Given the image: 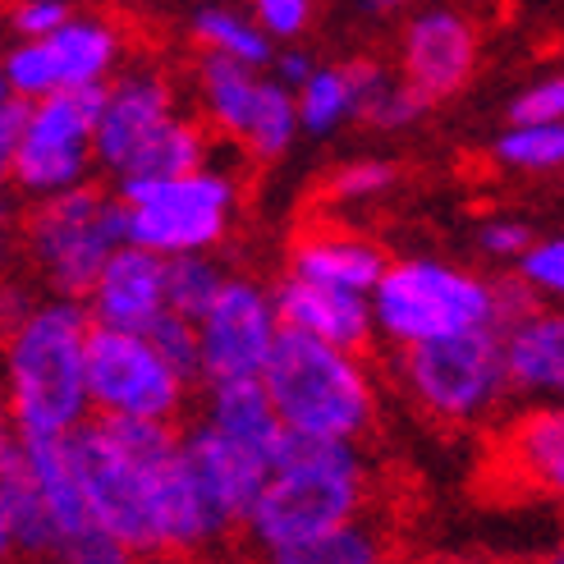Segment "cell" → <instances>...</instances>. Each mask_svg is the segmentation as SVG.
I'll use <instances>...</instances> for the list:
<instances>
[{
    "label": "cell",
    "mask_w": 564,
    "mask_h": 564,
    "mask_svg": "<svg viewBox=\"0 0 564 564\" xmlns=\"http://www.w3.org/2000/svg\"><path fill=\"white\" fill-rule=\"evenodd\" d=\"M188 42L197 46V55H212V61H230L243 69H271L275 46L258 33L248 10H230V6H203L188 14Z\"/></svg>",
    "instance_id": "obj_24"
},
{
    "label": "cell",
    "mask_w": 564,
    "mask_h": 564,
    "mask_svg": "<svg viewBox=\"0 0 564 564\" xmlns=\"http://www.w3.org/2000/svg\"><path fill=\"white\" fill-rule=\"evenodd\" d=\"M225 280H230V267H225L220 258H180V262H165V313L193 326L216 303Z\"/></svg>",
    "instance_id": "obj_26"
},
{
    "label": "cell",
    "mask_w": 564,
    "mask_h": 564,
    "mask_svg": "<svg viewBox=\"0 0 564 564\" xmlns=\"http://www.w3.org/2000/svg\"><path fill=\"white\" fill-rule=\"evenodd\" d=\"M133 61V33L116 14L74 10L42 42H10L0 55L6 93L23 106L61 93H101Z\"/></svg>",
    "instance_id": "obj_9"
},
{
    "label": "cell",
    "mask_w": 564,
    "mask_h": 564,
    "mask_svg": "<svg viewBox=\"0 0 564 564\" xmlns=\"http://www.w3.org/2000/svg\"><path fill=\"white\" fill-rule=\"evenodd\" d=\"M6 97H10V93H6V78H0V101H6Z\"/></svg>",
    "instance_id": "obj_44"
},
{
    "label": "cell",
    "mask_w": 564,
    "mask_h": 564,
    "mask_svg": "<svg viewBox=\"0 0 564 564\" xmlns=\"http://www.w3.org/2000/svg\"><path fill=\"white\" fill-rule=\"evenodd\" d=\"M97 171L110 180H165L212 165V133L184 110L180 78L161 61H129L97 97Z\"/></svg>",
    "instance_id": "obj_3"
},
{
    "label": "cell",
    "mask_w": 564,
    "mask_h": 564,
    "mask_svg": "<svg viewBox=\"0 0 564 564\" xmlns=\"http://www.w3.org/2000/svg\"><path fill=\"white\" fill-rule=\"evenodd\" d=\"M0 564H23V560H19V542H14V528H10L6 505H0Z\"/></svg>",
    "instance_id": "obj_41"
},
{
    "label": "cell",
    "mask_w": 564,
    "mask_h": 564,
    "mask_svg": "<svg viewBox=\"0 0 564 564\" xmlns=\"http://www.w3.org/2000/svg\"><path fill=\"white\" fill-rule=\"evenodd\" d=\"M394 184H400V171L386 156H354L345 165H335L326 175V203L335 207H354V203H377Z\"/></svg>",
    "instance_id": "obj_29"
},
{
    "label": "cell",
    "mask_w": 564,
    "mask_h": 564,
    "mask_svg": "<svg viewBox=\"0 0 564 564\" xmlns=\"http://www.w3.org/2000/svg\"><path fill=\"white\" fill-rule=\"evenodd\" d=\"M175 455H180V468L193 482V491L203 496V505L212 510V519L230 532V538H239V528L252 510V500H258L262 477L271 464L262 455H252V449L216 436L212 427H203V422L180 427Z\"/></svg>",
    "instance_id": "obj_16"
},
{
    "label": "cell",
    "mask_w": 564,
    "mask_h": 564,
    "mask_svg": "<svg viewBox=\"0 0 564 564\" xmlns=\"http://www.w3.org/2000/svg\"><path fill=\"white\" fill-rule=\"evenodd\" d=\"M394 372H400L409 404L441 427H477L510 400L496 358V330L404 349Z\"/></svg>",
    "instance_id": "obj_12"
},
{
    "label": "cell",
    "mask_w": 564,
    "mask_h": 564,
    "mask_svg": "<svg viewBox=\"0 0 564 564\" xmlns=\"http://www.w3.org/2000/svg\"><path fill=\"white\" fill-rule=\"evenodd\" d=\"M124 248V225L116 188L83 184L74 193L28 203L19 220V252L28 262V280L46 299L83 303L93 290L97 271L110 262V252Z\"/></svg>",
    "instance_id": "obj_8"
},
{
    "label": "cell",
    "mask_w": 564,
    "mask_h": 564,
    "mask_svg": "<svg viewBox=\"0 0 564 564\" xmlns=\"http://www.w3.org/2000/svg\"><path fill=\"white\" fill-rule=\"evenodd\" d=\"M116 203L129 248H143L161 262H180V258H216V248L230 239L239 220L243 193L230 171L203 165V171L188 175L120 184Z\"/></svg>",
    "instance_id": "obj_7"
},
{
    "label": "cell",
    "mask_w": 564,
    "mask_h": 564,
    "mask_svg": "<svg viewBox=\"0 0 564 564\" xmlns=\"http://www.w3.org/2000/svg\"><path fill=\"white\" fill-rule=\"evenodd\" d=\"M267 564H394V551L386 542V532L362 519L354 528H340L322 542H307V546L285 551Z\"/></svg>",
    "instance_id": "obj_27"
},
{
    "label": "cell",
    "mask_w": 564,
    "mask_h": 564,
    "mask_svg": "<svg viewBox=\"0 0 564 564\" xmlns=\"http://www.w3.org/2000/svg\"><path fill=\"white\" fill-rule=\"evenodd\" d=\"M514 290L538 307H551L564 294V239L560 235H538L523 248V258L514 262Z\"/></svg>",
    "instance_id": "obj_28"
},
{
    "label": "cell",
    "mask_w": 564,
    "mask_h": 564,
    "mask_svg": "<svg viewBox=\"0 0 564 564\" xmlns=\"http://www.w3.org/2000/svg\"><path fill=\"white\" fill-rule=\"evenodd\" d=\"M248 14L258 23V33L280 51V46H299V37L313 28L317 10L307 6V0H258Z\"/></svg>",
    "instance_id": "obj_31"
},
{
    "label": "cell",
    "mask_w": 564,
    "mask_h": 564,
    "mask_svg": "<svg viewBox=\"0 0 564 564\" xmlns=\"http://www.w3.org/2000/svg\"><path fill=\"white\" fill-rule=\"evenodd\" d=\"M313 69H317V61H313V55H307L303 46H280V51L271 55V69H267V74L280 83V88H290V93H294Z\"/></svg>",
    "instance_id": "obj_39"
},
{
    "label": "cell",
    "mask_w": 564,
    "mask_h": 564,
    "mask_svg": "<svg viewBox=\"0 0 564 564\" xmlns=\"http://www.w3.org/2000/svg\"><path fill=\"white\" fill-rule=\"evenodd\" d=\"M19 455V432H14V417L6 409V394H0V473H6Z\"/></svg>",
    "instance_id": "obj_40"
},
{
    "label": "cell",
    "mask_w": 564,
    "mask_h": 564,
    "mask_svg": "<svg viewBox=\"0 0 564 564\" xmlns=\"http://www.w3.org/2000/svg\"><path fill=\"white\" fill-rule=\"evenodd\" d=\"M496 455L538 496H560L564 487V413L560 404H528L500 427Z\"/></svg>",
    "instance_id": "obj_22"
},
{
    "label": "cell",
    "mask_w": 564,
    "mask_h": 564,
    "mask_svg": "<svg viewBox=\"0 0 564 564\" xmlns=\"http://www.w3.org/2000/svg\"><path fill=\"white\" fill-rule=\"evenodd\" d=\"M496 358L510 400L555 404V394L564 390V317L555 307L523 299L496 326Z\"/></svg>",
    "instance_id": "obj_17"
},
{
    "label": "cell",
    "mask_w": 564,
    "mask_h": 564,
    "mask_svg": "<svg viewBox=\"0 0 564 564\" xmlns=\"http://www.w3.org/2000/svg\"><path fill=\"white\" fill-rule=\"evenodd\" d=\"M542 564H564V560H560V555H551V560H542Z\"/></svg>",
    "instance_id": "obj_45"
},
{
    "label": "cell",
    "mask_w": 564,
    "mask_h": 564,
    "mask_svg": "<svg viewBox=\"0 0 564 564\" xmlns=\"http://www.w3.org/2000/svg\"><path fill=\"white\" fill-rule=\"evenodd\" d=\"M83 313L101 330L148 335L165 317V262L129 243L116 248L83 299Z\"/></svg>",
    "instance_id": "obj_19"
},
{
    "label": "cell",
    "mask_w": 564,
    "mask_h": 564,
    "mask_svg": "<svg viewBox=\"0 0 564 564\" xmlns=\"http://www.w3.org/2000/svg\"><path fill=\"white\" fill-rule=\"evenodd\" d=\"M193 340H197V386L262 381L280 340L271 285L230 271L216 303L193 322Z\"/></svg>",
    "instance_id": "obj_14"
},
{
    "label": "cell",
    "mask_w": 564,
    "mask_h": 564,
    "mask_svg": "<svg viewBox=\"0 0 564 564\" xmlns=\"http://www.w3.org/2000/svg\"><path fill=\"white\" fill-rule=\"evenodd\" d=\"M97 97L101 93H61V97L28 106L19 152L10 165V188L19 197L46 203V197H61V193L93 184V175H97V152H93Z\"/></svg>",
    "instance_id": "obj_13"
},
{
    "label": "cell",
    "mask_w": 564,
    "mask_h": 564,
    "mask_svg": "<svg viewBox=\"0 0 564 564\" xmlns=\"http://www.w3.org/2000/svg\"><path fill=\"white\" fill-rule=\"evenodd\" d=\"M422 116H427V106H422L400 78H386L372 106H368V116H362V124H372V129H413Z\"/></svg>",
    "instance_id": "obj_33"
},
{
    "label": "cell",
    "mask_w": 564,
    "mask_h": 564,
    "mask_svg": "<svg viewBox=\"0 0 564 564\" xmlns=\"http://www.w3.org/2000/svg\"><path fill=\"white\" fill-rule=\"evenodd\" d=\"M83 390L88 417L97 422H138V427H171L188 413L193 386L165 362L148 335L129 330H88L83 349Z\"/></svg>",
    "instance_id": "obj_10"
},
{
    "label": "cell",
    "mask_w": 564,
    "mask_h": 564,
    "mask_svg": "<svg viewBox=\"0 0 564 564\" xmlns=\"http://www.w3.org/2000/svg\"><path fill=\"white\" fill-rule=\"evenodd\" d=\"M88 313L69 299H42L10 335H0V394L14 417L19 445L61 441L88 422L83 349Z\"/></svg>",
    "instance_id": "obj_4"
},
{
    "label": "cell",
    "mask_w": 564,
    "mask_h": 564,
    "mask_svg": "<svg viewBox=\"0 0 564 564\" xmlns=\"http://www.w3.org/2000/svg\"><path fill=\"white\" fill-rule=\"evenodd\" d=\"M390 78L381 61H317V69L294 88V120L307 138H330L349 120H362L377 97V88Z\"/></svg>",
    "instance_id": "obj_21"
},
{
    "label": "cell",
    "mask_w": 564,
    "mask_h": 564,
    "mask_svg": "<svg viewBox=\"0 0 564 564\" xmlns=\"http://www.w3.org/2000/svg\"><path fill=\"white\" fill-rule=\"evenodd\" d=\"M523 303L514 285L473 271L455 258L417 252V258H390L377 290L368 294L372 330L394 349H422L464 335H491Z\"/></svg>",
    "instance_id": "obj_5"
},
{
    "label": "cell",
    "mask_w": 564,
    "mask_h": 564,
    "mask_svg": "<svg viewBox=\"0 0 564 564\" xmlns=\"http://www.w3.org/2000/svg\"><path fill=\"white\" fill-rule=\"evenodd\" d=\"M368 505H372V468L362 459V449L307 445L285 436L239 538L252 551H262V560H275L307 542H322L340 528L362 523Z\"/></svg>",
    "instance_id": "obj_2"
},
{
    "label": "cell",
    "mask_w": 564,
    "mask_h": 564,
    "mask_svg": "<svg viewBox=\"0 0 564 564\" xmlns=\"http://www.w3.org/2000/svg\"><path fill=\"white\" fill-rule=\"evenodd\" d=\"M386 248L368 239L354 225L340 220H313L290 239L285 252V275L303 280V285H322V290H345L368 299L377 290V280L386 271Z\"/></svg>",
    "instance_id": "obj_18"
},
{
    "label": "cell",
    "mask_w": 564,
    "mask_h": 564,
    "mask_svg": "<svg viewBox=\"0 0 564 564\" xmlns=\"http://www.w3.org/2000/svg\"><path fill=\"white\" fill-rule=\"evenodd\" d=\"M37 303H42V290L23 271H0V335H10Z\"/></svg>",
    "instance_id": "obj_37"
},
{
    "label": "cell",
    "mask_w": 564,
    "mask_h": 564,
    "mask_svg": "<svg viewBox=\"0 0 564 564\" xmlns=\"http://www.w3.org/2000/svg\"><path fill=\"white\" fill-rule=\"evenodd\" d=\"M188 83H193V106H197L193 120L212 133V143L225 138L248 161H280L294 148V138H299L294 93L280 88L271 74L197 55Z\"/></svg>",
    "instance_id": "obj_11"
},
{
    "label": "cell",
    "mask_w": 564,
    "mask_h": 564,
    "mask_svg": "<svg viewBox=\"0 0 564 564\" xmlns=\"http://www.w3.org/2000/svg\"><path fill=\"white\" fill-rule=\"evenodd\" d=\"M432 564H491L482 555H445V560H432Z\"/></svg>",
    "instance_id": "obj_43"
},
{
    "label": "cell",
    "mask_w": 564,
    "mask_h": 564,
    "mask_svg": "<svg viewBox=\"0 0 564 564\" xmlns=\"http://www.w3.org/2000/svg\"><path fill=\"white\" fill-rule=\"evenodd\" d=\"M51 564H133V551L120 546L101 528H83V532H74V538H65L61 546H55Z\"/></svg>",
    "instance_id": "obj_35"
},
{
    "label": "cell",
    "mask_w": 564,
    "mask_h": 564,
    "mask_svg": "<svg viewBox=\"0 0 564 564\" xmlns=\"http://www.w3.org/2000/svg\"><path fill=\"white\" fill-rule=\"evenodd\" d=\"M491 156L500 171H510V175L546 180L564 165V124H532V129L510 124L496 138Z\"/></svg>",
    "instance_id": "obj_25"
},
{
    "label": "cell",
    "mask_w": 564,
    "mask_h": 564,
    "mask_svg": "<svg viewBox=\"0 0 564 564\" xmlns=\"http://www.w3.org/2000/svg\"><path fill=\"white\" fill-rule=\"evenodd\" d=\"M148 340H152V349L171 362V368L188 381V386H197V340H193V326L188 322H180V317H171L165 313L152 330H148Z\"/></svg>",
    "instance_id": "obj_34"
},
{
    "label": "cell",
    "mask_w": 564,
    "mask_h": 564,
    "mask_svg": "<svg viewBox=\"0 0 564 564\" xmlns=\"http://www.w3.org/2000/svg\"><path fill=\"white\" fill-rule=\"evenodd\" d=\"M275 299V317L285 335L299 340H313L340 354H362L377 330H372V307L362 294H345V290H322V285H303V280H280L271 290Z\"/></svg>",
    "instance_id": "obj_20"
},
{
    "label": "cell",
    "mask_w": 564,
    "mask_h": 564,
    "mask_svg": "<svg viewBox=\"0 0 564 564\" xmlns=\"http://www.w3.org/2000/svg\"><path fill=\"white\" fill-rule=\"evenodd\" d=\"M280 432L307 445H362L381 422V381L362 354H340L280 330L262 372Z\"/></svg>",
    "instance_id": "obj_6"
},
{
    "label": "cell",
    "mask_w": 564,
    "mask_h": 564,
    "mask_svg": "<svg viewBox=\"0 0 564 564\" xmlns=\"http://www.w3.org/2000/svg\"><path fill=\"white\" fill-rule=\"evenodd\" d=\"M175 436L180 432L171 427L97 417L61 436L83 514L133 555L161 551V505L175 473Z\"/></svg>",
    "instance_id": "obj_1"
},
{
    "label": "cell",
    "mask_w": 564,
    "mask_h": 564,
    "mask_svg": "<svg viewBox=\"0 0 564 564\" xmlns=\"http://www.w3.org/2000/svg\"><path fill=\"white\" fill-rule=\"evenodd\" d=\"M510 124L532 129V124H560L564 120V78L560 74H538L510 97Z\"/></svg>",
    "instance_id": "obj_30"
},
{
    "label": "cell",
    "mask_w": 564,
    "mask_h": 564,
    "mask_svg": "<svg viewBox=\"0 0 564 564\" xmlns=\"http://www.w3.org/2000/svg\"><path fill=\"white\" fill-rule=\"evenodd\" d=\"M133 564H212L207 555H180V551H148L133 555Z\"/></svg>",
    "instance_id": "obj_42"
},
{
    "label": "cell",
    "mask_w": 564,
    "mask_h": 564,
    "mask_svg": "<svg viewBox=\"0 0 564 564\" xmlns=\"http://www.w3.org/2000/svg\"><path fill=\"white\" fill-rule=\"evenodd\" d=\"M69 14H74V6H65V0H19V6L10 10L14 42H42V37H51Z\"/></svg>",
    "instance_id": "obj_36"
},
{
    "label": "cell",
    "mask_w": 564,
    "mask_h": 564,
    "mask_svg": "<svg viewBox=\"0 0 564 564\" xmlns=\"http://www.w3.org/2000/svg\"><path fill=\"white\" fill-rule=\"evenodd\" d=\"M532 239H538V230H532L523 216H491L477 225V248H482V258L496 267H514Z\"/></svg>",
    "instance_id": "obj_32"
},
{
    "label": "cell",
    "mask_w": 564,
    "mask_h": 564,
    "mask_svg": "<svg viewBox=\"0 0 564 564\" xmlns=\"http://www.w3.org/2000/svg\"><path fill=\"white\" fill-rule=\"evenodd\" d=\"M197 422L212 427L216 436L252 449V455H262L267 464L280 455V445H285V432H280V417L267 400L262 381L203 386V413H197Z\"/></svg>",
    "instance_id": "obj_23"
},
{
    "label": "cell",
    "mask_w": 564,
    "mask_h": 564,
    "mask_svg": "<svg viewBox=\"0 0 564 564\" xmlns=\"http://www.w3.org/2000/svg\"><path fill=\"white\" fill-rule=\"evenodd\" d=\"M477 65H482V28L464 10L432 6L404 19L394 78L427 110L441 101H455L473 83Z\"/></svg>",
    "instance_id": "obj_15"
},
{
    "label": "cell",
    "mask_w": 564,
    "mask_h": 564,
    "mask_svg": "<svg viewBox=\"0 0 564 564\" xmlns=\"http://www.w3.org/2000/svg\"><path fill=\"white\" fill-rule=\"evenodd\" d=\"M23 116H28L23 101H14V97L0 101V188H10V165H14V152H19Z\"/></svg>",
    "instance_id": "obj_38"
}]
</instances>
